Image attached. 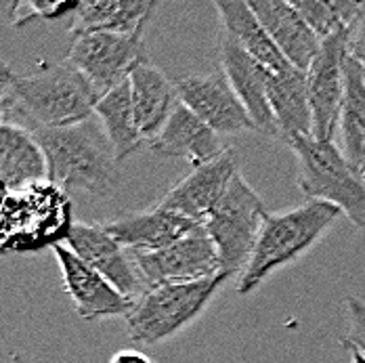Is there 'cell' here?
I'll return each mask as SVG.
<instances>
[{"mask_svg": "<svg viewBox=\"0 0 365 363\" xmlns=\"http://www.w3.org/2000/svg\"><path fill=\"white\" fill-rule=\"evenodd\" d=\"M340 215L342 213L328 202H307L288 213L269 215L252 258L237 282V294H252L275 271L307 255Z\"/></svg>", "mask_w": 365, "mask_h": 363, "instance_id": "cell-3", "label": "cell"}, {"mask_svg": "<svg viewBox=\"0 0 365 363\" xmlns=\"http://www.w3.org/2000/svg\"><path fill=\"white\" fill-rule=\"evenodd\" d=\"M130 93L137 126L147 143H151L168 124L173 111L181 103L177 82L155 66L143 63L130 76Z\"/></svg>", "mask_w": 365, "mask_h": 363, "instance_id": "cell-20", "label": "cell"}, {"mask_svg": "<svg viewBox=\"0 0 365 363\" xmlns=\"http://www.w3.org/2000/svg\"><path fill=\"white\" fill-rule=\"evenodd\" d=\"M237 173V153L229 147L219 160L193 168L164 195L160 206L204 225Z\"/></svg>", "mask_w": 365, "mask_h": 363, "instance_id": "cell-15", "label": "cell"}, {"mask_svg": "<svg viewBox=\"0 0 365 363\" xmlns=\"http://www.w3.org/2000/svg\"><path fill=\"white\" fill-rule=\"evenodd\" d=\"M99 91L88 78L66 63H42L28 76L0 68L2 124H15L30 133L40 128H63L93 118Z\"/></svg>", "mask_w": 365, "mask_h": 363, "instance_id": "cell-1", "label": "cell"}, {"mask_svg": "<svg viewBox=\"0 0 365 363\" xmlns=\"http://www.w3.org/2000/svg\"><path fill=\"white\" fill-rule=\"evenodd\" d=\"M288 145L298 160V187L307 202H328L365 229V181L344 151L315 137H296Z\"/></svg>", "mask_w": 365, "mask_h": 363, "instance_id": "cell-5", "label": "cell"}, {"mask_svg": "<svg viewBox=\"0 0 365 363\" xmlns=\"http://www.w3.org/2000/svg\"><path fill=\"white\" fill-rule=\"evenodd\" d=\"M292 4L322 40L342 30L351 32L361 9V2L353 0H292Z\"/></svg>", "mask_w": 365, "mask_h": 363, "instance_id": "cell-26", "label": "cell"}, {"mask_svg": "<svg viewBox=\"0 0 365 363\" xmlns=\"http://www.w3.org/2000/svg\"><path fill=\"white\" fill-rule=\"evenodd\" d=\"M143 34L145 30L130 36L101 32L73 38L66 61L84 73L103 97L122 82L130 80L139 66L149 63Z\"/></svg>", "mask_w": 365, "mask_h": 363, "instance_id": "cell-8", "label": "cell"}, {"mask_svg": "<svg viewBox=\"0 0 365 363\" xmlns=\"http://www.w3.org/2000/svg\"><path fill=\"white\" fill-rule=\"evenodd\" d=\"M66 242L73 255L91 265L97 273H101L124 296L137 300L145 292L130 250H126L115 237H111L103 225L73 223Z\"/></svg>", "mask_w": 365, "mask_h": 363, "instance_id": "cell-13", "label": "cell"}, {"mask_svg": "<svg viewBox=\"0 0 365 363\" xmlns=\"http://www.w3.org/2000/svg\"><path fill=\"white\" fill-rule=\"evenodd\" d=\"M349 353H351V363H365V355L361 351H357V349H349Z\"/></svg>", "mask_w": 365, "mask_h": 363, "instance_id": "cell-31", "label": "cell"}, {"mask_svg": "<svg viewBox=\"0 0 365 363\" xmlns=\"http://www.w3.org/2000/svg\"><path fill=\"white\" fill-rule=\"evenodd\" d=\"M95 113L101 120V126H103L111 147L115 151L118 162L137 153L147 143L139 126H137L130 80L122 82L108 95H103L95 108Z\"/></svg>", "mask_w": 365, "mask_h": 363, "instance_id": "cell-24", "label": "cell"}, {"mask_svg": "<svg viewBox=\"0 0 365 363\" xmlns=\"http://www.w3.org/2000/svg\"><path fill=\"white\" fill-rule=\"evenodd\" d=\"M250 6L288 63L307 72L322 48V38L302 19L292 0H252Z\"/></svg>", "mask_w": 365, "mask_h": 363, "instance_id": "cell-17", "label": "cell"}, {"mask_svg": "<svg viewBox=\"0 0 365 363\" xmlns=\"http://www.w3.org/2000/svg\"><path fill=\"white\" fill-rule=\"evenodd\" d=\"M267 217L269 213L264 202L244 175L237 173L212 215L204 223L208 237L217 246L222 273L231 277L235 273H244Z\"/></svg>", "mask_w": 365, "mask_h": 363, "instance_id": "cell-7", "label": "cell"}, {"mask_svg": "<svg viewBox=\"0 0 365 363\" xmlns=\"http://www.w3.org/2000/svg\"><path fill=\"white\" fill-rule=\"evenodd\" d=\"M72 204L61 187L42 181L4 193L2 202V250L40 252L68 240L72 231Z\"/></svg>", "mask_w": 365, "mask_h": 363, "instance_id": "cell-4", "label": "cell"}, {"mask_svg": "<svg viewBox=\"0 0 365 363\" xmlns=\"http://www.w3.org/2000/svg\"><path fill=\"white\" fill-rule=\"evenodd\" d=\"M269 106L275 116L279 137L286 143L296 137H313V109L307 72L290 68L286 72L273 73L269 82Z\"/></svg>", "mask_w": 365, "mask_h": 363, "instance_id": "cell-22", "label": "cell"}, {"mask_svg": "<svg viewBox=\"0 0 365 363\" xmlns=\"http://www.w3.org/2000/svg\"><path fill=\"white\" fill-rule=\"evenodd\" d=\"M346 315H349V332L342 340L344 349H357L365 355V300L349 296L344 300Z\"/></svg>", "mask_w": 365, "mask_h": 363, "instance_id": "cell-28", "label": "cell"}, {"mask_svg": "<svg viewBox=\"0 0 365 363\" xmlns=\"http://www.w3.org/2000/svg\"><path fill=\"white\" fill-rule=\"evenodd\" d=\"M177 91L182 106L191 109L217 135L255 131L248 109L240 101L222 68L212 73L185 76L177 80Z\"/></svg>", "mask_w": 365, "mask_h": 363, "instance_id": "cell-11", "label": "cell"}, {"mask_svg": "<svg viewBox=\"0 0 365 363\" xmlns=\"http://www.w3.org/2000/svg\"><path fill=\"white\" fill-rule=\"evenodd\" d=\"M202 227L204 225L164 206L143 213H120L103 225L111 237H115L130 252L162 250Z\"/></svg>", "mask_w": 365, "mask_h": 363, "instance_id": "cell-16", "label": "cell"}, {"mask_svg": "<svg viewBox=\"0 0 365 363\" xmlns=\"http://www.w3.org/2000/svg\"><path fill=\"white\" fill-rule=\"evenodd\" d=\"M220 68L227 73L244 108L248 109L256 133L264 137H279L275 116L269 106V82L273 72L258 63L227 34L220 36Z\"/></svg>", "mask_w": 365, "mask_h": 363, "instance_id": "cell-14", "label": "cell"}, {"mask_svg": "<svg viewBox=\"0 0 365 363\" xmlns=\"http://www.w3.org/2000/svg\"><path fill=\"white\" fill-rule=\"evenodd\" d=\"M130 255L145 290L168 284L202 282L222 273L217 246L204 227L162 250Z\"/></svg>", "mask_w": 365, "mask_h": 363, "instance_id": "cell-9", "label": "cell"}, {"mask_svg": "<svg viewBox=\"0 0 365 363\" xmlns=\"http://www.w3.org/2000/svg\"><path fill=\"white\" fill-rule=\"evenodd\" d=\"M344 101L340 111V139L346 160L361 173L365 164V72L349 57L344 70Z\"/></svg>", "mask_w": 365, "mask_h": 363, "instance_id": "cell-25", "label": "cell"}, {"mask_svg": "<svg viewBox=\"0 0 365 363\" xmlns=\"http://www.w3.org/2000/svg\"><path fill=\"white\" fill-rule=\"evenodd\" d=\"M349 53V30L336 32L322 40V48L307 70L309 99L313 109V137L334 141L340 126V111L344 101V70Z\"/></svg>", "mask_w": 365, "mask_h": 363, "instance_id": "cell-10", "label": "cell"}, {"mask_svg": "<svg viewBox=\"0 0 365 363\" xmlns=\"http://www.w3.org/2000/svg\"><path fill=\"white\" fill-rule=\"evenodd\" d=\"M361 177H364V181H365V164H364V168H361Z\"/></svg>", "mask_w": 365, "mask_h": 363, "instance_id": "cell-32", "label": "cell"}, {"mask_svg": "<svg viewBox=\"0 0 365 363\" xmlns=\"http://www.w3.org/2000/svg\"><path fill=\"white\" fill-rule=\"evenodd\" d=\"M48 162V181L63 191L108 198L115 191V151L95 118L63 128L32 133Z\"/></svg>", "mask_w": 365, "mask_h": 363, "instance_id": "cell-2", "label": "cell"}, {"mask_svg": "<svg viewBox=\"0 0 365 363\" xmlns=\"http://www.w3.org/2000/svg\"><path fill=\"white\" fill-rule=\"evenodd\" d=\"M110 363H155L151 357H147L145 353H139V351H133V349H124V351H118L113 353V357Z\"/></svg>", "mask_w": 365, "mask_h": 363, "instance_id": "cell-30", "label": "cell"}, {"mask_svg": "<svg viewBox=\"0 0 365 363\" xmlns=\"http://www.w3.org/2000/svg\"><path fill=\"white\" fill-rule=\"evenodd\" d=\"M349 53L365 72V0L361 2L359 15L349 32Z\"/></svg>", "mask_w": 365, "mask_h": 363, "instance_id": "cell-29", "label": "cell"}, {"mask_svg": "<svg viewBox=\"0 0 365 363\" xmlns=\"http://www.w3.org/2000/svg\"><path fill=\"white\" fill-rule=\"evenodd\" d=\"M78 2H61V0H17L11 2V24L15 28H24L34 19L55 21L61 17H70L76 11Z\"/></svg>", "mask_w": 365, "mask_h": 363, "instance_id": "cell-27", "label": "cell"}, {"mask_svg": "<svg viewBox=\"0 0 365 363\" xmlns=\"http://www.w3.org/2000/svg\"><path fill=\"white\" fill-rule=\"evenodd\" d=\"M149 147L153 153L164 158H182L191 162L193 168L219 160L229 149L222 145L220 135L182 103L177 106L164 131L149 143Z\"/></svg>", "mask_w": 365, "mask_h": 363, "instance_id": "cell-18", "label": "cell"}, {"mask_svg": "<svg viewBox=\"0 0 365 363\" xmlns=\"http://www.w3.org/2000/svg\"><path fill=\"white\" fill-rule=\"evenodd\" d=\"M53 252L63 277V288L72 298L73 309L82 319L95 322L118 315L126 317L133 311L135 300L115 290L101 273H97L82 258H78L68 246L59 244L53 248Z\"/></svg>", "mask_w": 365, "mask_h": 363, "instance_id": "cell-12", "label": "cell"}, {"mask_svg": "<svg viewBox=\"0 0 365 363\" xmlns=\"http://www.w3.org/2000/svg\"><path fill=\"white\" fill-rule=\"evenodd\" d=\"M155 2L147 0H82L70 15V34H122L130 36L145 30Z\"/></svg>", "mask_w": 365, "mask_h": 363, "instance_id": "cell-19", "label": "cell"}, {"mask_svg": "<svg viewBox=\"0 0 365 363\" xmlns=\"http://www.w3.org/2000/svg\"><path fill=\"white\" fill-rule=\"evenodd\" d=\"M0 181L4 193L48 181V162L34 135L15 124L0 126Z\"/></svg>", "mask_w": 365, "mask_h": 363, "instance_id": "cell-21", "label": "cell"}, {"mask_svg": "<svg viewBox=\"0 0 365 363\" xmlns=\"http://www.w3.org/2000/svg\"><path fill=\"white\" fill-rule=\"evenodd\" d=\"M229 280L231 275L219 273L217 277L202 282L149 288L135 300L133 311L126 315L128 338L145 347L175 338L208 309Z\"/></svg>", "mask_w": 365, "mask_h": 363, "instance_id": "cell-6", "label": "cell"}, {"mask_svg": "<svg viewBox=\"0 0 365 363\" xmlns=\"http://www.w3.org/2000/svg\"><path fill=\"white\" fill-rule=\"evenodd\" d=\"M217 11L225 28V34L233 38L248 55H252L258 63H262L269 72L279 73L290 70L292 66L275 46V42L267 34L264 26L256 17L250 2L244 0H217Z\"/></svg>", "mask_w": 365, "mask_h": 363, "instance_id": "cell-23", "label": "cell"}]
</instances>
